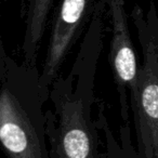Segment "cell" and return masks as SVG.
I'll return each mask as SVG.
<instances>
[{"label":"cell","mask_w":158,"mask_h":158,"mask_svg":"<svg viewBox=\"0 0 158 158\" xmlns=\"http://www.w3.org/2000/svg\"><path fill=\"white\" fill-rule=\"evenodd\" d=\"M107 18V0H98L72 67L66 75L60 74L51 86V105L46 110L51 158H101V131L92 110Z\"/></svg>","instance_id":"6da1fadb"},{"label":"cell","mask_w":158,"mask_h":158,"mask_svg":"<svg viewBox=\"0 0 158 158\" xmlns=\"http://www.w3.org/2000/svg\"><path fill=\"white\" fill-rule=\"evenodd\" d=\"M37 66L16 62L0 41V141L8 158H51Z\"/></svg>","instance_id":"7a4b0ae2"},{"label":"cell","mask_w":158,"mask_h":158,"mask_svg":"<svg viewBox=\"0 0 158 158\" xmlns=\"http://www.w3.org/2000/svg\"><path fill=\"white\" fill-rule=\"evenodd\" d=\"M130 19L138 34L142 63L131 116L136 138L138 158H158V10L149 0L147 11L135 5Z\"/></svg>","instance_id":"3957f363"},{"label":"cell","mask_w":158,"mask_h":158,"mask_svg":"<svg viewBox=\"0 0 158 158\" xmlns=\"http://www.w3.org/2000/svg\"><path fill=\"white\" fill-rule=\"evenodd\" d=\"M97 2L98 0H59L40 72V86L47 100L51 86L61 74V68L70 51L86 31Z\"/></svg>","instance_id":"277c9868"},{"label":"cell","mask_w":158,"mask_h":158,"mask_svg":"<svg viewBox=\"0 0 158 158\" xmlns=\"http://www.w3.org/2000/svg\"><path fill=\"white\" fill-rule=\"evenodd\" d=\"M107 10L112 31L108 61L118 93L121 120L130 123V104L138 91L140 65L130 35L125 0H107Z\"/></svg>","instance_id":"5b68a950"},{"label":"cell","mask_w":158,"mask_h":158,"mask_svg":"<svg viewBox=\"0 0 158 158\" xmlns=\"http://www.w3.org/2000/svg\"><path fill=\"white\" fill-rule=\"evenodd\" d=\"M55 0H28L25 12V31L22 44L23 62L37 66L38 52L47 31Z\"/></svg>","instance_id":"8992f818"},{"label":"cell","mask_w":158,"mask_h":158,"mask_svg":"<svg viewBox=\"0 0 158 158\" xmlns=\"http://www.w3.org/2000/svg\"><path fill=\"white\" fill-rule=\"evenodd\" d=\"M97 121L104 136V148L101 158H138L135 146L132 142L130 123H121L119 139H117L106 116L103 102L99 106Z\"/></svg>","instance_id":"52a82bcc"}]
</instances>
